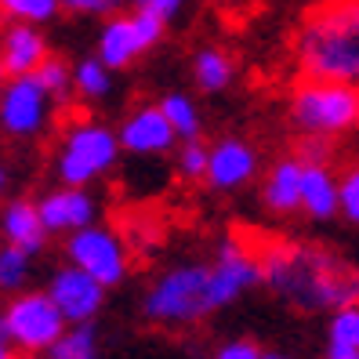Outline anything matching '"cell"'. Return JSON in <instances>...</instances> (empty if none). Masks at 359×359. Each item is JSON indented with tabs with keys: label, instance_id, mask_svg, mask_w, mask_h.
<instances>
[{
	"label": "cell",
	"instance_id": "29",
	"mask_svg": "<svg viewBox=\"0 0 359 359\" xmlns=\"http://www.w3.org/2000/svg\"><path fill=\"white\" fill-rule=\"evenodd\" d=\"M123 8H128V0H62V11L83 18H109Z\"/></svg>",
	"mask_w": 359,
	"mask_h": 359
},
{
	"label": "cell",
	"instance_id": "8",
	"mask_svg": "<svg viewBox=\"0 0 359 359\" xmlns=\"http://www.w3.org/2000/svg\"><path fill=\"white\" fill-rule=\"evenodd\" d=\"M66 262L91 272L109 290L128 280V269H131V255H128V243L120 240V232H113L109 225H98V222L66 236Z\"/></svg>",
	"mask_w": 359,
	"mask_h": 359
},
{
	"label": "cell",
	"instance_id": "9",
	"mask_svg": "<svg viewBox=\"0 0 359 359\" xmlns=\"http://www.w3.org/2000/svg\"><path fill=\"white\" fill-rule=\"evenodd\" d=\"M55 98L36 76H11L0 88V131L15 142H33L51 128Z\"/></svg>",
	"mask_w": 359,
	"mask_h": 359
},
{
	"label": "cell",
	"instance_id": "3",
	"mask_svg": "<svg viewBox=\"0 0 359 359\" xmlns=\"http://www.w3.org/2000/svg\"><path fill=\"white\" fill-rule=\"evenodd\" d=\"M287 128L294 138H345L359 128V88L302 76L287 95Z\"/></svg>",
	"mask_w": 359,
	"mask_h": 359
},
{
	"label": "cell",
	"instance_id": "12",
	"mask_svg": "<svg viewBox=\"0 0 359 359\" xmlns=\"http://www.w3.org/2000/svg\"><path fill=\"white\" fill-rule=\"evenodd\" d=\"M120 145L128 156H142V160H156V156H167L178 149V131L171 128L167 113L160 109V102H145V105H135V109L120 120Z\"/></svg>",
	"mask_w": 359,
	"mask_h": 359
},
{
	"label": "cell",
	"instance_id": "33",
	"mask_svg": "<svg viewBox=\"0 0 359 359\" xmlns=\"http://www.w3.org/2000/svg\"><path fill=\"white\" fill-rule=\"evenodd\" d=\"M4 196H8V167L0 163V203H4Z\"/></svg>",
	"mask_w": 359,
	"mask_h": 359
},
{
	"label": "cell",
	"instance_id": "25",
	"mask_svg": "<svg viewBox=\"0 0 359 359\" xmlns=\"http://www.w3.org/2000/svg\"><path fill=\"white\" fill-rule=\"evenodd\" d=\"M0 11L8 15V22L48 26L62 15V0H0Z\"/></svg>",
	"mask_w": 359,
	"mask_h": 359
},
{
	"label": "cell",
	"instance_id": "18",
	"mask_svg": "<svg viewBox=\"0 0 359 359\" xmlns=\"http://www.w3.org/2000/svg\"><path fill=\"white\" fill-rule=\"evenodd\" d=\"M302 215L309 222L341 218V193H337V171H334V163H305Z\"/></svg>",
	"mask_w": 359,
	"mask_h": 359
},
{
	"label": "cell",
	"instance_id": "27",
	"mask_svg": "<svg viewBox=\"0 0 359 359\" xmlns=\"http://www.w3.org/2000/svg\"><path fill=\"white\" fill-rule=\"evenodd\" d=\"M40 83L48 88V95L55 98V102H66L69 95H73V66L66 58H58V55H51L44 66H40L36 73H33Z\"/></svg>",
	"mask_w": 359,
	"mask_h": 359
},
{
	"label": "cell",
	"instance_id": "14",
	"mask_svg": "<svg viewBox=\"0 0 359 359\" xmlns=\"http://www.w3.org/2000/svg\"><path fill=\"white\" fill-rule=\"evenodd\" d=\"M36 207L51 236H69L83 225H95L98 218V200L88 193V185H58L40 196Z\"/></svg>",
	"mask_w": 359,
	"mask_h": 359
},
{
	"label": "cell",
	"instance_id": "15",
	"mask_svg": "<svg viewBox=\"0 0 359 359\" xmlns=\"http://www.w3.org/2000/svg\"><path fill=\"white\" fill-rule=\"evenodd\" d=\"M302 178H305V160L298 153L272 160V167L262 175V207L276 218L302 215Z\"/></svg>",
	"mask_w": 359,
	"mask_h": 359
},
{
	"label": "cell",
	"instance_id": "35",
	"mask_svg": "<svg viewBox=\"0 0 359 359\" xmlns=\"http://www.w3.org/2000/svg\"><path fill=\"white\" fill-rule=\"evenodd\" d=\"M262 359H290V355H287V352H265Z\"/></svg>",
	"mask_w": 359,
	"mask_h": 359
},
{
	"label": "cell",
	"instance_id": "16",
	"mask_svg": "<svg viewBox=\"0 0 359 359\" xmlns=\"http://www.w3.org/2000/svg\"><path fill=\"white\" fill-rule=\"evenodd\" d=\"M0 58L8 66V76H33L51 58L44 29L29 22H8L0 29Z\"/></svg>",
	"mask_w": 359,
	"mask_h": 359
},
{
	"label": "cell",
	"instance_id": "23",
	"mask_svg": "<svg viewBox=\"0 0 359 359\" xmlns=\"http://www.w3.org/2000/svg\"><path fill=\"white\" fill-rule=\"evenodd\" d=\"M44 359H98L95 327H91V323H73V327L44 352Z\"/></svg>",
	"mask_w": 359,
	"mask_h": 359
},
{
	"label": "cell",
	"instance_id": "20",
	"mask_svg": "<svg viewBox=\"0 0 359 359\" xmlns=\"http://www.w3.org/2000/svg\"><path fill=\"white\" fill-rule=\"evenodd\" d=\"M323 359H359V305H345L330 312Z\"/></svg>",
	"mask_w": 359,
	"mask_h": 359
},
{
	"label": "cell",
	"instance_id": "36",
	"mask_svg": "<svg viewBox=\"0 0 359 359\" xmlns=\"http://www.w3.org/2000/svg\"><path fill=\"white\" fill-rule=\"evenodd\" d=\"M4 26H8V15H4V11H0V29H4Z\"/></svg>",
	"mask_w": 359,
	"mask_h": 359
},
{
	"label": "cell",
	"instance_id": "1",
	"mask_svg": "<svg viewBox=\"0 0 359 359\" xmlns=\"http://www.w3.org/2000/svg\"><path fill=\"white\" fill-rule=\"evenodd\" d=\"M262 283L298 312H334L359 305V269L320 243L272 240L258 247Z\"/></svg>",
	"mask_w": 359,
	"mask_h": 359
},
{
	"label": "cell",
	"instance_id": "32",
	"mask_svg": "<svg viewBox=\"0 0 359 359\" xmlns=\"http://www.w3.org/2000/svg\"><path fill=\"white\" fill-rule=\"evenodd\" d=\"M135 8H142V11L156 15L160 22L167 26V22H175V18L185 11V0H135Z\"/></svg>",
	"mask_w": 359,
	"mask_h": 359
},
{
	"label": "cell",
	"instance_id": "10",
	"mask_svg": "<svg viewBox=\"0 0 359 359\" xmlns=\"http://www.w3.org/2000/svg\"><path fill=\"white\" fill-rule=\"evenodd\" d=\"M262 283V258L258 250H250L243 240L225 236L215 247V258H210V298L215 309H229L232 302H240L247 290H255Z\"/></svg>",
	"mask_w": 359,
	"mask_h": 359
},
{
	"label": "cell",
	"instance_id": "28",
	"mask_svg": "<svg viewBox=\"0 0 359 359\" xmlns=\"http://www.w3.org/2000/svg\"><path fill=\"white\" fill-rule=\"evenodd\" d=\"M337 193H341V218L359 225V160L337 171Z\"/></svg>",
	"mask_w": 359,
	"mask_h": 359
},
{
	"label": "cell",
	"instance_id": "7",
	"mask_svg": "<svg viewBox=\"0 0 359 359\" xmlns=\"http://www.w3.org/2000/svg\"><path fill=\"white\" fill-rule=\"evenodd\" d=\"M163 29H167V26L160 22V18L149 15V11H142V8H135V11H116V15H109V18L102 22L95 55H98L113 73H120V69L135 66L142 55H149L160 40H163Z\"/></svg>",
	"mask_w": 359,
	"mask_h": 359
},
{
	"label": "cell",
	"instance_id": "26",
	"mask_svg": "<svg viewBox=\"0 0 359 359\" xmlns=\"http://www.w3.org/2000/svg\"><path fill=\"white\" fill-rule=\"evenodd\" d=\"M207 160H210V145L203 138H193V142H182L175 149V171L185 178V182H203L207 175Z\"/></svg>",
	"mask_w": 359,
	"mask_h": 359
},
{
	"label": "cell",
	"instance_id": "6",
	"mask_svg": "<svg viewBox=\"0 0 359 359\" xmlns=\"http://www.w3.org/2000/svg\"><path fill=\"white\" fill-rule=\"evenodd\" d=\"M66 330L69 320L51 302L48 290H18L0 312V341L33 355L48 352Z\"/></svg>",
	"mask_w": 359,
	"mask_h": 359
},
{
	"label": "cell",
	"instance_id": "19",
	"mask_svg": "<svg viewBox=\"0 0 359 359\" xmlns=\"http://www.w3.org/2000/svg\"><path fill=\"white\" fill-rule=\"evenodd\" d=\"M193 80L203 95H222L236 80V58L218 44H203L193 55Z\"/></svg>",
	"mask_w": 359,
	"mask_h": 359
},
{
	"label": "cell",
	"instance_id": "5",
	"mask_svg": "<svg viewBox=\"0 0 359 359\" xmlns=\"http://www.w3.org/2000/svg\"><path fill=\"white\" fill-rule=\"evenodd\" d=\"M120 153L123 145H120L116 128L91 116H80L58 138L55 175L62 185H91L120 163Z\"/></svg>",
	"mask_w": 359,
	"mask_h": 359
},
{
	"label": "cell",
	"instance_id": "11",
	"mask_svg": "<svg viewBox=\"0 0 359 359\" xmlns=\"http://www.w3.org/2000/svg\"><path fill=\"white\" fill-rule=\"evenodd\" d=\"M262 175V156L258 145L240 135H225L218 142H210V160L203 185L210 193H240Z\"/></svg>",
	"mask_w": 359,
	"mask_h": 359
},
{
	"label": "cell",
	"instance_id": "30",
	"mask_svg": "<svg viewBox=\"0 0 359 359\" xmlns=\"http://www.w3.org/2000/svg\"><path fill=\"white\" fill-rule=\"evenodd\" d=\"M294 153L305 163H334V142L330 138H298Z\"/></svg>",
	"mask_w": 359,
	"mask_h": 359
},
{
	"label": "cell",
	"instance_id": "31",
	"mask_svg": "<svg viewBox=\"0 0 359 359\" xmlns=\"http://www.w3.org/2000/svg\"><path fill=\"white\" fill-rule=\"evenodd\" d=\"M265 348L255 341V337H232V341L218 345L215 359H262Z\"/></svg>",
	"mask_w": 359,
	"mask_h": 359
},
{
	"label": "cell",
	"instance_id": "34",
	"mask_svg": "<svg viewBox=\"0 0 359 359\" xmlns=\"http://www.w3.org/2000/svg\"><path fill=\"white\" fill-rule=\"evenodd\" d=\"M8 80H11V76H8V66H4V58H0V88H4Z\"/></svg>",
	"mask_w": 359,
	"mask_h": 359
},
{
	"label": "cell",
	"instance_id": "24",
	"mask_svg": "<svg viewBox=\"0 0 359 359\" xmlns=\"http://www.w3.org/2000/svg\"><path fill=\"white\" fill-rule=\"evenodd\" d=\"M33 276V255L15 243H4L0 247V290L8 294H18Z\"/></svg>",
	"mask_w": 359,
	"mask_h": 359
},
{
	"label": "cell",
	"instance_id": "4",
	"mask_svg": "<svg viewBox=\"0 0 359 359\" xmlns=\"http://www.w3.org/2000/svg\"><path fill=\"white\" fill-rule=\"evenodd\" d=\"M215 312L218 309L210 298V262H189L160 272L142 298V316L153 327L167 330L196 327Z\"/></svg>",
	"mask_w": 359,
	"mask_h": 359
},
{
	"label": "cell",
	"instance_id": "22",
	"mask_svg": "<svg viewBox=\"0 0 359 359\" xmlns=\"http://www.w3.org/2000/svg\"><path fill=\"white\" fill-rule=\"evenodd\" d=\"M160 109L167 113V120H171V128L178 131L182 142H193L203 135V116H200V105L193 95L185 91H167L160 98Z\"/></svg>",
	"mask_w": 359,
	"mask_h": 359
},
{
	"label": "cell",
	"instance_id": "37",
	"mask_svg": "<svg viewBox=\"0 0 359 359\" xmlns=\"http://www.w3.org/2000/svg\"><path fill=\"white\" fill-rule=\"evenodd\" d=\"M18 359H36V355H33V352H22V355H18Z\"/></svg>",
	"mask_w": 359,
	"mask_h": 359
},
{
	"label": "cell",
	"instance_id": "21",
	"mask_svg": "<svg viewBox=\"0 0 359 359\" xmlns=\"http://www.w3.org/2000/svg\"><path fill=\"white\" fill-rule=\"evenodd\" d=\"M113 91V69L105 66L98 55L91 58H80L73 66V95L83 98V102H102L109 98Z\"/></svg>",
	"mask_w": 359,
	"mask_h": 359
},
{
	"label": "cell",
	"instance_id": "17",
	"mask_svg": "<svg viewBox=\"0 0 359 359\" xmlns=\"http://www.w3.org/2000/svg\"><path fill=\"white\" fill-rule=\"evenodd\" d=\"M0 236H4V243L22 247L36 258L48 247V236H51L44 218H40L36 200H8L0 207Z\"/></svg>",
	"mask_w": 359,
	"mask_h": 359
},
{
	"label": "cell",
	"instance_id": "13",
	"mask_svg": "<svg viewBox=\"0 0 359 359\" xmlns=\"http://www.w3.org/2000/svg\"><path fill=\"white\" fill-rule=\"evenodd\" d=\"M105 290L109 287H102L91 272H83L80 265L66 262L62 269L51 272V280H48V294H51V302L62 309V316L73 323H91L95 316L102 312L105 305Z\"/></svg>",
	"mask_w": 359,
	"mask_h": 359
},
{
	"label": "cell",
	"instance_id": "2",
	"mask_svg": "<svg viewBox=\"0 0 359 359\" xmlns=\"http://www.w3.org/2000/svg\"><path fill=\"white\" fill-rule=\"evenodd\" d=\"M294 66L302 76L359 88V0H323L302 18Z\"/></svg>",
	"mask_w": 359,
	"mask_h": 359
}]
</instances>
